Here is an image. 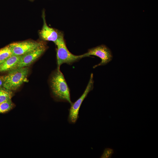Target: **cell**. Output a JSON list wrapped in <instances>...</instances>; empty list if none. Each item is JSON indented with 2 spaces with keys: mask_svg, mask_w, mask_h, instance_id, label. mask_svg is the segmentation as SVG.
Segmentation results:
<instances>
[{
  "mask_svg": "<svg viewBox=\"0 0 158 158\" xmlns=\"http://www.w3.org/2000/svg\"><path fill=\"white\" fill-rule=\"evenodd\" d=\"M83 55L84 57L93 55L97 56L101 59V62L94 66L93 68L107 64L112 60L113 57L109 49L103 44L89 49L87 52Z\"/></svg>",
  "mask_w": 158,
  "mask_h": 158,
  "instance_id": "6",
  "label": "cell"
},
{
  "mask_svg": "<svg viewBox=\"0 0 158 158\" xmlns=\"http://www.w3.org/2000/svg\"><path fill=\"white\" fill-rule=\"evenodd\" d=\"M12 55V52L9 44L0 49V63Z\"/></svg>",
  "mask_w": 158,
  "mask_h": 158,
  "instance_id": "10",
  "label": "cell"
},
{
  "mask_svg": "<svg viewBox=\"0 0 158 158\" xmlns=\"http://www.w3.org/2000/svg\"><path fill=\"white\" fill-rule=\"evenodd\" d=\"M47 48L45 44L30 52L21 55L16 68L30 65L43 54Z\"/></svg>",
  "mask_w": 158,
  "mask_h": 158,
  "instance_id": "7",
  "label": "cell"
},
{
  "mask_svg": "<svg viewBox=\"0 0 158 158\" xmlns=\"http://www.w3.org/2000/svg\"><path fill=\"white\" fill-rule=\"evenodd\" d=\"M50 84L52 95L56 100L72 103L70 89L60 68H57L52 74Z\"/></svg>",
  "mask_w": 158,
  "mask_h": 158,
  "instance_id": "1",
  "label": "cell"
},
{
  "mask_svg": "<svg viewBox=\"0 0 158 158\" xmlns=\"http://www.w3.org/2000/svg\"><path fill=\"white\" fill-rule=\"evenodd\" d=\"M14 106L11 100L0 103V113L7 112L12 109Z\"/></svg>",
  "mask_w": 158,
  "mask_h": 158,
  "instance_id": "12",
  "label": "cell"
},
{
  "mask_svg": "<svg viewBox=\"0 0 158 158\" xmlns=\"http://www.w3.org/2000/svg\"><path fill=\"white\" fill-rule=\"evenodd\" d=\"M13 96L11 91L4 88L0 89V103L11 100Z\"/></svg>",
  "mask_w": 158,
  "mask_h": 158,
  "instance_id": "11",
  "label": "cell"
},
{
  "mask_svg": "<svg viewBox=\"0 0 158 158\" xmlns=\"http://www.w3.org/2000/svg\"><path fill=\"white\" fill-rule=\"evenodd\" d=\"M21 56L12 55L0 63V72L10 71L16 68Z\"/></svg>",
  "mask_w": 158,
  "mask_h": 158,
  "instance_id": "9",
  "label": "cell"
},
{
  "mask_svg": "<svg viewBox=\"0 0 158 158\" xmlns=\"http://www.w3.org/2000/svg\"><path fill=\"white\" fill-rule=\"evenodd\" d=\"M29 72L28 68L25 67L9 71L8 74L2 76L4 87L10 90L18 89L25 81Z\"/></svg>",
  "mask_w": 158,
  "mask_h": 158,
  "instance_id": "2",
  "label": "cell"
},
{
  "mask_svg": "<svg viewBox=\"0 0 158 158\" xmlns=\"http://www.w3.org/2000/svg\"><path fill=\"white\" fill-rule=\"evenodd\" d=\"M3 80L2 76L0 77V88L2 86H3Z\"/></svg>",
  "mask_w": 158,
  "mask_h": 158,
  "instance_id": "14",
  "label": "cell"
},
{
  "mask_svg": "<svg viewBox=\"0 0 158 158\" xmlns=\"http://www.w3.org/2000/svg\"><path fill=\"white\" fill-rule=\"evenodd\" d=\"M45 43L43 42L28 40L13 42L9 44L12 55L21 56L30 52Z\"/></svg>",
  "mask_w": 158,
  "mask_h": 158,
  "instance_id": "5",
  "label": "cell"
},
{
  "mask_svg": "<svg viewBox=\"0 0 158 158\" xmlns=\"http://www.w3.org/2000/svg\"><path fill=\"white\" fill-rule=\"evenodd\" d=\"M94 83L93 74L92 73L88 84L83 94L76 101L71 104L68 119L69 123L74 124L77 121L79 117L78 113L80 107L88 93L93 90Z\"/></svg>",
  "mask_w": 158,
  "mask_h": 158,
  "instance_id": "4",
  "label": "cell"
},
{
  "mask_svg": "<svg viewBox=\"0 0 158 158\" xmlns=\"http://www.w3.org/2000/svg\"><path fill=\"white\" fill-rule=\"evenodd\" d=\"M57 47L56 58L57 67L60 68L63 64L71 65L83 58V54L76 55L71 53L67 47L64 37L63 34L54 43Z\"/></svg>",
  "mask_w": 158,
  "mask_h": 158,
  "instance_id": "3",
  "label": "cell"
},
{
  "mask_svg": "<svg viewBox=\"0 0 158 158\" xmlns=\"http://www.w3.org/2000/svg\"><path fill=\"white\" fill-rule=\"evenodd\" d=\"M42 17L43 24L42 30L39 32L40 37L44 40L51 41L55 43L63 33L62 32L48 26L44 10L42 11Z\"/></svg>",
  "mask_w": 158,
  "mask_h": 158,
  "instance_id": "8",
  "label": "cell"
},
{
  "mask_svg": "<svg viewBox=\"0 0 158 158\" xmlns=\"http://www.w3.org/2000/svg\"><path fill=\"white\" fill-rule=\"evenodd\" d=\"M114 153V150L109 148L105 149L101 156V158H111Z\"/></svg>",
  "mask_w": 158,
  "mask_h": 158,
  "instance_id": "13",
  "label": "cell"
}]
</instances>
